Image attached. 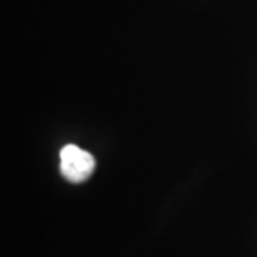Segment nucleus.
<instances>
[{"mask_svg": "<svg viewBox=\"0 0 257 257\" xmlns=\"http://www.w3.org/2000/svg\"><path fill=\"white\" fill-rule=\"evenodd\" d=\"M96 167L94 157L74 145H67L60 152V172L72 183H82L92 176Z\"/></svg>", "mask_w": 257, "mask_h": 257, "instance_id": "1", "label": "nucleus"}]
</instances>
